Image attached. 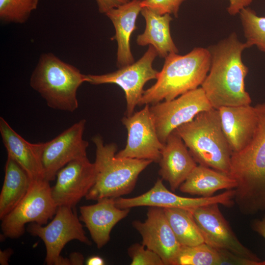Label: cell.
I'll return each instance as SVG.
<instances>
[{
    "label": "cell",
    "mask_w": 265,
    "mask_h": 265,
    "mask_svg": "<svg viewBox=\"0 0 265 265\" xmlns=\"http://www.w3.org/2000/svg\"><path fill=\"white\" fill-rule=\"evenodd\" d=\"M210 70L201 87L213 108L250 105L251 97L245 87L248 68L242 55L249 48L236 32L210 45Z\"/></svg>",
    "instance_id": "obj_1"
},
{
    "label": "cell",
    "mask_w": 265,
    "mask_h": 265,
    "mask_svg": "<svg viewBox=\"0 0 265 265\" xmlns=\"http://www.w3.org/2000/svg\"><path fill=\"white\" fill-rule=\"evenodd\" d=\"M255 107L256 132L248 145L232 154L229 172L237 183L234 202L245 215L265 211V102Z\"/></svg>",
    "instance_id": "obj_2"
},
{
    "label": "cell",
    "mask_w": 265,
    "mask_h": 265,
    "mask_svg": "<svg viewBox=\"0 0 265 265\" xmlns=\"http://www.w3.org/2000/svg\"><path fill=\"white\" fill-rule=\"evenodd\" d=\"M211 65L208 48L196 47L185 55L169 54L165 58L157 81L144 90L138 106L172 100L201 85Z\"/></svg>",
    "instance_id": "obj_3"
},
{
    "label": "cell",
    "mask_w": 265,
    "mask_h": 265,
    "mask_svg": "<svg viewBox=\"0 0 265 265\" xmlns=\"http://www.w3.org/2000/svg\"><path fill=\"white\" fill-rule=\"evenodd\" d=\"M96 147L94 162L96 170L95 184L85 198L97 201L104 198L116 199L130 193L134 189L139 174L152 161L116 157L117 146L104 144L101 136L92 138Z\"/></svg>",
    "instance_id": "obj_4"
},
{
    "label": "cell",
    "mask_w": 265,
    "mask_h": 265,
    "mask_svg": "<svg viewBox=\"0 0 265 265\" xmlns=\"http://www.w3.org/2000/svg\"><path fill=\"white\" fill-rule=\"evenodd\" d=\"M174 131L197 163L229 175L232 152L218 109L202 111Z\"/></svg>",
    "instance_id": "obj_5"
},
{
    "label": "cell",
    "mask_w": 265,
    "mask_h": 265,
    "mask_svg": "<svg viewBox=\"0 0 265 265\" xmlns=\"http://www.w3.org/2000/svg\"><path fill=\"white\" fill-rule=\"evenodd\" d=\"M87 75L52 53L41 55L30 79L31 87L50 107L74 112L79 106V87L88 82Z\"/></svg>",
    "instance_id": "obj_6"
},
{
    "label": "cell",
    "mask_w": 265,
    "mask_h": 265,
    "mask_svg": "<svg viewBox=\"0 0 265 265\" xmlns=\"http://www.w3.org/2000/svg\"><path fill=\"white\" fill-rule=\"evenodd\" d=\"M49 182L45 179L32 180L25 196L1 219L5 238H19L24 233L26 224L43 225L53 218L58 207L52 197Z\"/></svg>",
    "instance_id": "obj_7"
},
{
    "label": "cell",
    "mask_w": 265,
    "mask_h": 265,
    "mask_svg": "<svg viewBox=\"0 0 265 265\" xmlns=\"http://www.w3.org/2000/svg\"><path fill=\"white\" fill-rule=\"evenodd\" d=\"M73 208L59 206L53 219L48 224L44 226L31 223L27 226V232L40 238L45 244L47 265H70L68 258L62 257L61 252L65 245L71 240H78L88 245L92 244Z\"/></svg>",
    "instance_id": "obj_8"
},
{
    "label": "cell",
    "mask_w": 265,
    "mask_h": 265,
    "mask_svg": "<svg viewBox=\"0 0 265 265\" xmlns=\"http://www.w3.org/2000/svg\"><path fill=\"white\" fill-rule=\"evenodd\" d=\"M158 55L152 46L137 61L119 68L115 72L102 75H87L88 82L93 85L115 84L124 91L127 102L126 116L134 113L144 90L145 84L150 80L157 79L159 73L153 67V63Z\"/></svg>",
    "instance_id": "obj_9"
},
{
    "label": "cell",
    "mask_w": 265,
    "mask_h": 265,
    "mask_svg": "<svg viewBox=\"0 0 265 265\" xmlns=\"http://www.w3.org/2000/svg\"><path fill=\"white\" fill-rule=\"evenodd\" d=\"M212 108L201 87L150 106L158 137L163 144L175 129L191 121L200 112Z\"/></svg>",
    "instance_id": "obj_10"
},
{
    "label": "cell",
    "mask_w": 265,
    "mask_h": 265,
    "mask_svg": "<svg viewBox=\"0 0 265 265\" xmlns=\"http://www.w3.org/2000/svg\"><path fill=\"white\" fill-rule=\"evenodd\" d=\"M128 136L125 148L116 154L119 158L150 160L159 163L163 146L158 137L150 105L122 120Z\"/></svg>",
    "instance_id": "obj_11"
},
{
    "label": "cell",
    "mask_w": 265,
    "mask_h": 265,
    "mask_svg": "<svg viewBox=\"0 0 265 265\" xmlns=\"http://www.w3.org/2000/svg\"><path fill=\"white\" fill-rule=\"evenodd\" d=\"M234 194L235 189H232L211 197H183L169 191L163 185L162 179H158L154 186L145 193L132 198L120 197L115 199V203L118 208L123 209L148 206L191 210L213 203L231 207L235 203Z\"/></svg>",
    "instance_id": "obj_12"
},
{
    "label": "cell",
    "mask_w": 265,
    "mask_h": 265,
    "mask_svg": "<svg viewBox=\"0 0 265 265\" xmlns=\"http://www.w3.org/2000/svg\"><path fill=\"white\" fill-rule=\"evenodd\" d=\"M218 205L213 203L189 210L202 234L205 243L249 260L261 261L239 241L221 213Z\"/></svg>",
    "instance_id": "obj_13"
},
{
    "label": "cell",
    "mask_w": 265,
    "mask_h": 265,
    "mask_svg": "<svg viewBox=\"0 0 265 265\" xmlns=\"http://www.w3.org/2000/svg\"><path fill=\"white\" fill-rule=\"evenodd\" d=\"M85 125V119L80 120L44 143L41 161L46 180L53 181L58 171L69 162L87 156L89 143L82 136Z\"/></svg>",
    "instance_id": "obj_14"
},
{
    "label": "cell",
    "mask_w": 265,
    "mask_h": 265,
    "mask_svg": "<svg viewBox=\"0 0 265 265\" xmlns=\"http://www.w3.org/2000/svg\"><path fill=\"white\" fill-rule=\"evenodd\" d=\"M96 178L95 163H91L87 156L70 161L57 173L56 183L51 187L55 204L57 207L73 208L85 197Z\"/></svg>",
    "instance_id": "obj_15"
},
{
    "label": "cell",
    "mask_w": 265,
    "mask_h": 265,
    "mask_svg": "<svg viewBox=\"0 0 265 265\" xmlns=\"http://www.w3.org/2000/svg\"><path fill=\"white\" fill-rule=\"evenodd\" d=\"M132 225L141 235L143 245L158 254L164 265H174L182 245L167 219L163 209L149 207L145 220H134Z\"/></svg>",
    "instance_id": "obj_16"
},
{
    "label": "cell",
    "mask_w": 265,
    "mask_h": 265,
    "mask_svg": "<svg viewBox=\"0 0 265 265\" xmlns=\"http://www.w3.org/2000/svg\"><path fill=\"white\" fill-rule=\"evenodd\" d=\"M97 201L93 205L80 207L79 218L100 249L108 243L113 228L128 215L130 209L118 208L112 198H104Z\"/></svg>",
    "instance_id": "obj_17"
},
{
    "label": "cell",
    "mask_w": 265,
    "mask_h": 265,
    "mask_svg": "<svg viewBox=\"0 0 265 265\" xmlns=\"http://www.w3.org/2000/svg\"><path fill=\"white\" fill-rule=\"evenodd\" d=\"M222 129L232 154L244 149L257 128L258 115L250 105L223 106L218 109Z\"/></svg>",
    "instance_id": "obj_18"
},
{
    "label": "cell",
    "mask_w": 265,
    "mask_h": 265,
    "mask_svg": "<svg viewBox=\"0 0 265 265\" xmlns=\"http://www.w3.org/2000/svg\"><path fill=\"white\" fill-rule=\"evenodd\" d=\"M159 175L175 191L197 165L181 137L174 131L167 137L159 162Z\"/></svg>",
    "instance_id": "obj_19"
},
{
    "label": "cell",
    "mask_w": 265,
    "mask_h": 265,
    "mask_svg": "<svg viewBox=\"0 0 265 265\" xmlns=\"http://www.w3.org/2000/svg\"><path fill=\"white\" fill-rule=\"evenodd\" d=\"M0 133L7 156L15 160L32 180L45 179L41 161L44 143H31L27 141L2 117H0Z\"/></svg>",
    "instance_id": "obj_20"
},
{
    "label": "cell",
    "mask_w": 265,
    "mask_h": 265,
    "mask_svg": "<svg viewBox=\"0 0 265 265\" xmlns=\"http://www.w3.org/2000/svg\"><path fill=\"white\" fill-rule=\"evenodd\" d=\"M142 0H132L117 7L112 8L105 14L113 23L115 35L111 40L117 42V66L119 68L134 62L130 48V38L137 29V17L142 8Z\"/></svg>",
    "instance_id": "obj_21"
},
{
    "label": "cell",
    "mask_w": 265,
    "mask_h": 265,
    "mask_svg": "<svg viewBox=\"0 0 265 265\" xmlns=\"http://www.w3.org/2000/svg\"><path fill=\"white\" fill-rule=\"evenodd\" d=\"M141 14L146 22L144 31L137 36V44L141 46H152L161 58L170 53H179L171 35V15H160L150 9L143 7Z\"/></svg>",
    "instance_id": "obj_22"
},
{
    "label": "cell",
    "mask_w": 265,
    "mask_h": 265,
    "mask_svg": "<svg viewBox=\"0 0 265 265\" xmlns=\"http://www.w3.org/2000/svg\"><path fill=\"white\" fill-rule=\"evenodd\" d=\"M236 181L230 175L212 168L197 165L179 187L184 193L200 197H211L216 191L235 188Z\"/></svg>",
    "instance_id": "obj_23"
},
{
    "label": "cell",
    "mask_w": 265,
    "mask_h": 265,
    "mask_svg": "<svg viewBox=\"0 0 265 265\" xmlns=\"http://www.w3.org/2000/svg\"><path fill=\"white\" fill-rule=\"evenodd\" d=\"M31 181L26 172L15 160L7 156L0 194V219L23 198L29 189Z\"/></svg>",
    "instance_id": "obj_24"
},
{
    "label": "cell",
    "mask_w": 265,
    "mask_h": 265,
    "mask_svg": "<svg viewBox=\"0 0 265 265\" xmlns=\"http://www.w3.org/2000/svg\"><path fill=\"white\" fill-rule=\"evenodd\" d=\"M167 219L181 245L193 246L205 242L191 212L183 208L163 209Z\"/></svg>",
    "instance_id": "obj_25"
},
{
    "label": "cell",
    "mask_w": 265,
    "mask_h": 265,
    "mask_svg": "<svg viewBox=\"0 0 265 265\" xmlns=\"http://www.w3.org/2000/svg\"><path fill=\"white\" fill-rule=\"evenodd\" d=\"M221 261L220 250L204 242L182 245L174 265H221Z\"/></svg>",
    "instance_id": "obj_26"
},
{
    "label": "cell",
    "mask_w": 265,
    "mask_h": 265,
    "mask_svg": "<svg viewBox=\"0 0 265 265\" xmlns=\"http://www.w3.org/2000/svg\"><path fill=\"white\" fill-rule=\"evenodd\" d=\"M238 15L248 47L255 46L265 53V17L258 16L249 7L241 9Z\"/></svg>",
    "instance_id": "obj_27"
},
{
    "label": "cell",
    "mask_w": 265,
    "mask_h": 265,
    "mask_svg": "<svg viewBox=\"0 0 265 265\" xmlns=\"http://www.w3.org/2000/svg\"><path fill=\"white\" fill-rule=\"evenodd\" d=\"M39 0H0V19L4 23L23 24L35 10Z\"/></svg>",
    "instance_id": "obj_28"
},
{
    "label": "cell",
    "mask_w": 265,
    "mask_h": 265,
    "mask_svg": "<svg viewBox=\"0 0 265 265\" xmlns=\"http://www.w3.org/2000/svg\"><path fill=\"white\" fill-rule=\"evenodd\" d=\"M131 265H164L160 257L142 243H135L128 248Z\"/></svg>",
    "instance_id": "obj_29"
},
{
    "label": "cell",
    "mask_w": 265,
    "mask_h": 265,
    "mask_svg": "<svg viewBox=\"0 0 265 265\" xmlns=\"http://www.w3.org/2000/svg\"><path fill=\"white\" fill-rule=\"evenodd\" d=\"M186 0H142V8L150 9L160 15L168 14L177 18L180 6Z\"/></svg>",
    "instance_id": "obj_30"
},
{
    "label": "cell",
    "mask_w": 265,
    "mask_h": 265,
    "mask_svg": "<svg viewBox=\"0 0 265 265\" xmlns=\"http://www.w3.org/2000/svg\"><path fill=\"white\" fill-rule=\"evenodd\" d=\"M99 11L101 13L106 14L110 9L124 4L130 0H96Z\"/></svg>",
    "instance_id": "obj_31"
},
{
    "label": "cell",
    "mask_w": 265,
    "mask_h": 265,
    "mask_svg": "<svg viewBox=\"0 0 265 265\" xmlns=\"http://www.w3.org/2000/svg\"><path fill=\"white\" fill-rule=\"evenodd\" d=\"M227 12L231 16L238 14L243 8L248 7L253 0H228Z\"/></svg>",
    "instance_id": "obj_32"
},
{
    "label": "cell",
    "mask_w": 265,
    "mask_h": 265,
    "mask_svg": "<svg viewBox=\"0 0 265 265\" xmlns=\"http://www.w3.org/2000/svg\"><path fill=\"white\" fill-rule=\"evenodd\" d=\"M252 229L265 239V214L261 219H255L251 223Z\"/></svg>",
    "instance_id": "obj_33"
},
{
    "label": "cell",
    "mask_w": 265,
    "mask_h": 265,
    "mask_svg": "<svg viewBox=\"0 0 265 265\" xmlns=\"http://www.w3.org/2000/svg\"><path fill=\"white\" fill-rule=\"evenodd\" d=\"M70 265H82L83 264L84 258L83 256L79 252H73L68 258Z\"/></svg>",
    "instance_id": "obj_34"
},
{
    "label": "cell",
    "mask_w": 265,
    "mask_h": 265,
    "mask_svg": "<svg viewBox=\"0 0 265 265\" xmlns=\"http://www.w3.org/2000/svg\"><path fill=\"white\" fill-rule=\"evenodd\" d=\"M13 251L11 248H7L0 252V263L2 265H8V260Z\"/></svg>",
    "instance_id": "obj_35"
},
{
    "label": "cell",
    "mask_w": 265,
    "mask_h": 265,
    "mask_svg": "<svg viewBox=\"0 0 265 265\" xmlns=\"http://www.w3.org/2000/svg\"><path fill=\"white\" fill-rule=\"evenodd\" d=\"M87 265H104L105 264L104 259L98 256H91L86 261Z\"/></svg>",
    "instance_id": "obj_36"
}]
</instances>
